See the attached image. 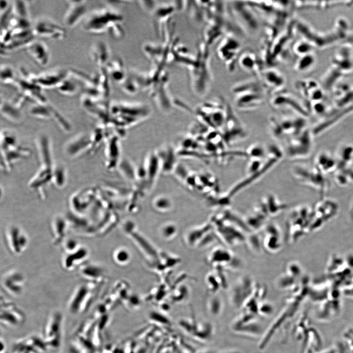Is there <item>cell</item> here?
Listing matches in <instances>:
<instances>
[{"instance_id":"cell-31","label":"cell","mask_w":353,"mask_h":353,"mask_svg":"<svg viewBox=\"0 0 353 353\" xmlns=\"http://www.w3.org/2000/svg\"><path fill=\"white\" fill-rule=\"evenodd\" d=\"M78 272L80 277L88 282L95 283L100 277V269L96 264L89 261L80 266Z\"/></svg>"},{"instance_id":"cell-8","label":"cell","mask_w":353,"mask_h":353,"mask_svg":"<svg viewBox=\"0 0 353 353\" xmlns=\"http://www.w3.org/2000/svg\"><path fill=\"white\" fill-rule=\"evenodd\" d=\"M313 209L306 205L296 207L292 211L289 224V236L297 240L304 233L311 231Z\"/></svg>"},{"instance_id":"cell-25","label":"cell","mask_w":353,"mask_h":353,"mask_svg":"<svg viewBox=\"0 0 353 353\" xmlns=\"http://www.w3.org/2000/svg\"><path fill=\"white\" fill-rule=\"evenodd\" d=\"M313 165L325 175L331 173H334L337 169V163L334 154L327 151H321L316 155Z\"/></svg>"},{"instance_id":"cell-21","label":"cell","mask_w":353,"mask_h":353,"mask_svg":"<svg viewBox=\"0 0 353 353\" xmlns=\"http://www.w3.org/2000/svg\"><path fill=\"white\" fill-rule=\"evenodd\" d=\"M1 302V323L6 327H15L24 321V315L14 303L4 298Z\"/></svg>"},{"instance_id":"cell-20","label":"cell","mask_w":353,"mask_h":353,"mask_svg":"<svg viewBox=\"0 0 353 353\" xmlns=\"http://www.w3.org/2000/svg\"><path fill=\"white\" fill-rule=\"evenodd\" d=\"M71 229V224L68 217L60 214L54 216L50 223V231L53 244L55 245L61 244L67 237Z\"/></svg>"},{"instance_id":"cell-32","label":"cell","mask_w":353,"mask_h":353,"mask_svg":"<svg viewBox=\"0 0 353 353\" xmlns=\"http://www.w3.org/2000/svg\"><path fill=\"white\" fill-rule=\"evenodd\" d=\"M233 259L232 252L222 247L215 249L211 253L210 259L211 263L215 265L217 268L230 264Z\"/></svg>"},{"instance_id":"cell-26","label":"cell","mask_w":353,"mask_h":353,"mask_svg":"<svg viewBox=\"0 0 353 353\" xmlns=\"http://www.w3.org/2000/svg\"><path fill=\"white\" fill-rule=\"evenodd\" d=\"M89 55L91 60L101 68H105L108 64V48L102 41H96L91 46Z\"/></svg>"},{"instance_id":"cell-44","label":"cell","mask_w":353,"mask_h":353,"mask_svg":"<svg viewBox=\"0 0 353 353\" xmlns=\"http://www.w3.org/2000/svg\"><path fill=\"white\" fill-rule=\"evenodd\" d=\"M66 175L63 167L58 166L53 171L52 180L58 187H62L65 185Z\"/></svg>"},{"instance_id":"cell-35","label":"cell","mask_w":353,"mask_h":353,"mask_svg":"<svg viewBox=\"0 0 353 353\" xmlns=\"http://www.w3.org/2000/svg\"><path fill=\"white\" fill-rule=\"evenodd\" d=\"M29 112L36 117L48 119L55 117L57 112L46 103L36 102L30 107Z\"/></svg>"},{"instance_id":"cell-13","label":"cell","mask_w":353,"mask_h":353,"mask_svg":"<svg viewBox=\"0 0 353 353\" xmlns=\"http://www.w3.org/2000/svg\"><path fill=\"white\" fill-rule=\"evenodd\" d=\"M313 209L311 230L318 229L336 213L337 204L332 200L323 199L318 202Z\"/></svg>"},{"instance_id":"cell-49","label":"cell","mask_w":353,"mask_h":353,"mask_svg":"<svg viewBox=\"0 0 353 353\" xmlns=\"http://www.w3.org/2000/svg\"><path fill=\"white\" fill-rule=\"evenodd\" d=\"M352 208V210H351L352 214V215H353L352 216H353V203H352V208Z\"/></svg>"},{"instance_id":"cell-17","label":"cell","mask_w":353,"mask_h":353,"mask_svg":"<svg viewBox=\"0 0 353 353\" xmlns=\"http://www.w3.org/2000/svg\"><path fill=\"white\" fill-rule=\"evenodd\" d=\"M214 223L216 233L225 243L229 245H235L245 240V237L237 227L230 226L220 218L216 217Z\"/></svg>"},{"instance_id":"cell-38","label":"cell","mask_w":353,"mask_h":353,"mask_svg":"<svg viewBox=\"0 0 353 353\" xmlns=\"http://www.w3.org/2000/svg\"><path fill=\"white\" fill-rule=\"evenodd\" d=\"M316 61L314 52L300 56L295 64V70L299 72L309 71L314 67Z\"/></svg>"},{"instance_id":"cell-34","label":"cell","mask_w":353,"mask_h":353,"mask_svg":"<svg viewBox=\"0 0 353 353\" xmlns=\"http://www.w3.org/2000/svg\"><path fill=\"white\" fill-rule=\"evenodd\" d=\"M262 77L266 85L271 89H279L284 85L285 79L283 76L276 70H266L263 73Z\"/></svg>"},{"instance_id":"cell-46","label":"cell","mask_w":353,"mask_h":353,"mask_svg":"<svg viewBox=\"0 0 353 353\" xmlns=\"http://www.w3.org/2000/svg\"><path fill=\"white\" fill-rule=\"evenodd\" d=\"M248 240L251 248L256 251L259 250L261 244L259 238L256 235H252L248 238Z\"/></svg>"},{"instance_id":"cell-41","label":"cell","mask_w":353,"mask_h":353,"mask_svg":"<svg viewBox=\"0 0 353 353\" xmlns=\"http://www.w3.org/2000/svg\"><path fill=\"white\" fill-rule=\"evenodd\" d=\"M0 81L3 84H16L17 78L13 67L6 64H1L0 69Z\"/></svg>"},{"instance_id":"cell-29","label":"cell","mask_w":353,"mask_h":353,"mask_svg":"<svg viewBox=\"0 0 353 353\" xmlns=\"http://www.w3.org/2000/svg\"><path fill=\"white\" fill-rule=\"evenodd\" d=\"M272 105L276 108L287 107L302 116L305 117L308 115L306 110L304 109L295 99L284 94L275 96L272 100Z\"/></svg>"},{"instance_id":"cell-39","label":"cell","mask_w":353,"mask_h":353,"mask_svg":"<svg viewBox=\"0 0 353 353\" xmlns=\"http://www.w3.org/2000/svg\"><path fill=\"white\" fill-rule=\"evenodd\" d=\"M13 15L20 19L29 20L28 4L26 1L14 0L11 3Z\"/></svg>"},{"instance_id":"cell-47","label":"cell","mask_w":353,"mask_h":353,"mask_svg":"<svg viewBox=\"0 0 353 353\" xmlns=\"http://www.w3.org/2000/svg\"><path fill=\"white\" fill-rule=\"evenodd\" d=\"M127 253L124 251H119L115 253V258L118 262L126 261L128 258Z\"/></svg>"},{"instance_id":"cell-33","label":"cell","mask_w":353,"mask_h":353,"mask_svg":"<svg viewBox=\"0 0 353 353\" xmlns=\"http://www.w3.org/2000/svg\"><path fill=\"white\" fill-rule=\"evenodd\" d=\"M0 111L4 117L14 122H19L22 119L20 107L16 106L12 101H1Z\"/></svg>"},{"instance_id":"cell-10","label":"cell","mask_w":353,"mask_h":353,"mask_svg":"<svg viewBox=\"0 0 353 353\" xmlns=\"http://www.w3.org/2000/svg\"><path fill=\"white\" fill-rule=\"evenodd\" d=\"M94 283L86 282L78 285L75 289L68 304L71 312L76 313L86 310L91 305L94 298Z\"/></svg>"},{"instance_id":"cell-22","label":"cell","mask_w":353,"mask_h":353,"mask_svg":"<svg viewBox=\"0 0 353 353\" xmlns=\"http://www.w3.org/2000/svg\"><path fill=\"white\" fill-rule=\"evenodd\" d=\"M352 49L344 45L333 56L331 66L341 72L344 76L350 74L353 71V58Z\"/></svg>"},{"instance_id":"cell-48","label":"cell","mask_w":353,"mask_h":353,"mask_svg":"<svg viewBox=\"0 0 353 353\" xmlns=\"http://www.w3.org/2000/svg\"><path fill=\"white\" fill-rule=\"evenodd\" d=\"M345 45L353 49V33L349 34L346 39L345 40Z\"/></svg>"},{"instance_id":"cell-23","label":"cell","mask_w":353,"mask_h":353,"mask_svg":"<svg viewBox=\"0 0 353 353\" xmlns=\"http://www.w3.org/2000/svg\"><path fill=\"white\" fill-rule=\"evenodd\" d=\"M236 104L243 110H248L258 107L263 101V97L259 90L245 91L237 94Z\"/></svg>"},{"instance_id":"cell-19","label":"cell","mask_w":353,"mask_h":353,"mask_svg":"<svg viewBox=\"0 0 353 353\" xmlns=\"http://www.w3.org/2000/svg\"><path fill=\"white\" fill-rule=\"evenodd\" d=\"M25 49L28 55L37 65L45 67L49 64L50 58V52L44 41L35 39Z\"/></svg>"},{"instance_id":"cell-36","label":"cell","mask_w":353,"mask_h":353,"mask_svg":"<svg viewBox=\"0 0 353 353\" xmlns=\"http://www.w3.org/2000/svg\"><path fill=\"white\" fill-rule=\"evenodd\" d=\"M335 182L345 187L353 184V166L337 169L334 173Z\"/></svg>"},{"instance_id":"cell-18","label":"cell","mask_w":353,"mask_h":353,"mask_svg":"<svg viewBox=\"0 0 353 353\" xmlns=\"http://www.w3.org/2000/svg\"><path fill=\"white\" fill-rule=\"evenodd\" d=\"M89 255V249L81 245L75 251L64 253L61 261L62 267L64 270L69 272L78 269L80 266L88 261Z\"/></svg>"},{"instance_id":"cell-40","label":"cell","mask_w":353,"mask_h":353,"mask_svg":"<svg viewBox=\"0 0 353 353\" xmlns=\"http://www.w3.org/2000/svg\"><path fill=\"white\" fill-rule=\"evenodd\" d=\"M281 245V233H266L263 246L268 252H277L280 249Z\"/></svg>"},{"instance_id":"cell-37","label":"cell","mask_w":353,"mask_h":353,"mask_svg":"<svg viewBox=\"0 0 353 353\" xmlns=\"http://www.w3.org/2000/svg\"><path fill=\"white\" fill-rule=\"evenodd\" d=\"M56 89L59 94L70 96L75 95L78 92L79 86L77 83L75 81V79L71 78L69 75L60 82Z\"/></svg>"},{"instance_id":"cell-30","label":"cell","mask_w":353,"mask_h":353,"mask_svg":"<svg viewBox=\"0 0 353 353\" xmlns=\"http://www.w3.org/2000/svg\"><path fill=\"white\" fill-rule=\"evenodd\" d=\"M92 142L88 136L81 135L76 137L69 142L66 147V153L70 156L77 155L79 152L86 150L87 147L90 148Z\"/></svg>"},{"instance_id":"cell-12","label":"cell","mask_w":353,"mask_h":353,"mask_svg":"<svg viewBox=\"0 0 353 353\" xmlns=\"http://www.w3.org/2000/svg\"><path fill=\"white\" fill-rule=\"evenodd\" d=\"M62 318L61 313L54 312L47 321L43 340L49 350H55L60 346Z\"/></svg>"},{"instance_id":"cell-27","label":"cell","mask_w":353,"mask_h":353,"mask_svg":"<svg viewBox=\"0 0 353 353\" xmlns=\"http://www.w3.org/2000/svg\"><path fill=\"white\" fill-rule=\"evenodd\" d=\"M286 205L274 195L270 194L262 198L256 209L265 215L274 216L284 209Z\"/></svg>"},{"instance_id":"cell-6","label":"cell","mask_w":353,"mask_h":353,"mask_svg":"<svg viewBox=\"0 0 353 353\" xmlns=\"http://www.w3.org/2000/svg\"><path fill=\"white\" fill-rule=\"evenodd\" d=\"M313 133L305 128L298 134L286 140L282 148L284 155L292 159L307 157L313 147Z\"/></svg>"},{"instance_id":"cell-3","label":"cell","mask_w":353,"mask_h":353,"mask_svg":"<svg viewBox=\"0 0 353 353\" xmlns=\"http://www.w3.org/2000/svg\"><path fill=\"white\" fill-rule=\"evenodd\" d=\"M198 56L188 68L192 87L198 95L203 96L208 91L212 80L209 65V52L205 45L200 46Z\"/></svg>"},{"instance_id":"cell-16","label":"cell","mask_w":353,"mask_h":353,"mask_svg":"<svg viewBox=\"0 0 353 353\" xmlns=\"http://www.w3.org/2000/svg\"><path fill=\"white\" fill-rule=\"evenodd\" d=\"M70 70L55 69L33 76L34 81L42 89L55 88L69 75Z\"/></svg>"},{"instance_id":"cell-14","label":"cell","mask_w":353,"mask_h":353,"mask_svg":"<svg viewBox=\"0 0 353 353\" xmlns=\"http://www.w3.org/2000/svg\"><path fill=\"white\" fill-rule=\"evenodd\" d=\"M67 8L63 17L64 25L73 28L84 20L88 15V5L86 0H68Z\"/></svg>"},{"instance_id":"cell-9","label":"cell","mask_w":353,"mask_h":353,"mask_svg":"<svg viewBox=\"0 0 353 353\" xmlns=\"http://www.w3.org/2000/svg\"><path fill=\"white\" fill-rule=\"evenodd\" d=\"M32 31L35 36L54 40H62L66 35L63 26L47 16H40L36 19L32 25Z\"/></svg>"},{"instance_id":"cell-1","label":"cell","mask_w":353,"mask_h":353,"mask_svg":"<svg viewBox=\"0 0 353 353\" xmlns=\"http://www.w3.org/2000/svg\"><path fill=\"white\" fill-rule=\"evenodd\" d=\"M284 156L283 150L275 145L268 148V154L264 158H250L246 168V175L228 190L234 197L242 190L262 177L277 164Z\"/></svg>"},{"instance_id":"cell-5","label":"cell","mask_w":353,"mask_h":353,"mask_svg":"<svg viewBox=\"0 0 353 353\" xmlns=\"http://www.w3.org/2000/svg\"><path fill=\"white\" fill-rule=\"evenodd\" d=\"M305 117L300 115L273 117L270 122L272 135L276 139L282 142L305 129Z\"/></svg>"},{"instance_id":"cell-24","label":"cell","mask_w":353,"mask_h":353,"mask_svg":"<svg viewBox=\"0 0 353 353\" xmlns=\"http://www.w3.org/2000/svg\"><path fill=\"white\" fill-rule=\"evenodd\" d=\"M240 47V44L234 38H225L219 45L218 55L222 60L227 63L236 58Z\"/></svg>"},{"instance_id":"cell-28","label":"cell","mask_w":353,"mask_h":353,"mask_svg":"<svg viewBox=\"0 0 353 353\" xmlns=\"http://www.w3.org/2000/svg\"><path fill=\"white\" fill-rule=\"evenodd\" d=\"M334 155L337 163L336 170L352 166L353 145L349 143H344L340 145Z\"/></svg>"},{"instance_id":"cell-42","label":"cell","mask_w":353,"mask_h":353,"mask_svg":"<svg viewBox=\"0 0 353 353\" xmlns=\"http://www.w3.org/2000/svg\"><path fill=\"white\" fill-rule=\"evenodd\" d=\"M315 48L307 40L302 39L294 45V53L300 57L313 52Z\"/></svg>"},{"instance_id":"cell-4","label":"cell","mask_w":353,"mask_h":353,"mask_svg":"<svg viewBox=\"0 0 353 353\" xmlns=\"http://www.w3.org/2000/svg\"><path fill=\"white\" fill-rule=\"evenodd\" d=\"M291 173L300 183L318 191L321 194L325 193L329 187L325 175L313 164L295 163L291 168Z\"/></svg>"},{"instance_id":"cell-45","label":"cell","mask_w":353,"mask_h":353,"mask_svg":"<svg viewBox=\"0 0 353 353\" xmlns=\"http://www.w3.org/2000/svg\"><path fill=\"white\" fill-rule=\"evenodd\" d=\"M61 245L64 253H69L75 251L81 245L77 240L68 237L63 241Z\"/></svg>"},{"instance_id":"cell-11","label":"cell","mask_w":353,"mask_h":353,"mask_svg":"<svg viewBox=\"0 0 353 353\" xmlns=\"http://www.w3.org/2000/svg\"><path fill=\"white\" fill-rule=\"evenodd\" d=\"M5 240L9 251L14 255H20L27 249L29 237L20 226L11 224L5 231Z\"/></svg>"},{"instance_id":"cell-43","label":"cell","mask_w":353,"mask_h":353,"mask_svg":"<svg viewBox=\"0 0 353 353\" xmlns=\"http://www.w3.org/2000/svg\"><path fill=\"white\" fill-rule=\"evenodd\" d=\"M239 63L242 67L248 71H252L256 66L255 56L251 53H244L239 57Z\"/></svg>"},{"instance_id":"cell-7","label":"cell","mask_w":353,"mask_h":353,"mask_svg":"<svg viewBox=\"0 0 353 353\" xmlns=\"http://www.w3.org/2000/svg\"><path fill=\"white\" fill-rule=\"evenodd\" d=\"M295 27L303 39L310 42L315 48H326L341 40L333 29L329 32H321L302 21L296 22Z\"/></svg>"},{"instance_id":"cell-2","label":"cell","mask_w":353,"mask_h":353,"mask_svg":"<svg viewBox=\"0 0 353 353\" xmlns=\"http://www.w3.org/2000/svg\"><path fill=\"white\" fill-rule=\"evenodd\" d=\"M122 21L121 15L115 10L102 7L88 14L83 20L82 27L89 33L108 32L118 36L122 33Z\"/></svg>"},{"instance_id":"cell-15","label":"cell","mask_w":353,"mask_h":353,"mask_svg":"<svg viewBox=\"0 0 353 353\" xmlns=\"http://www.w3.org/2000/svg\"><path fill=\"white\" fill-rule=\"evenodd\" d=\"M1 284L4 291L12 296L21 295L25 287L24 275L19 271L11 270L5 273L1 278Z\"/></svg>"}]
</instances>
